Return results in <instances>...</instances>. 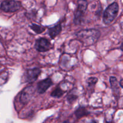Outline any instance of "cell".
<instances>
[{
  "mask_svg": "<svg viewBox=\"0 0 123 123\" xmlns=\"http://www.w3.org/2000/svg\"><path fill=\"white\" fill-rule=\"evenodd\" d=\"M78 40L83 43L85 46H89L97 42L101 36V32L96 29H85L82 30L76 33Z\"/></svg>",
  "mask_w": 123,
  "mask_h": 123,
  "instance_id": "obj_1",
  "label": "cell"
},
{
  "mask_svg": "<svg viewBox=\"0 0 123 123\" xmlns=\"http://www.w3.org/2000/svg\"><path fill=\"white\" fill-rule=\"evenodd\" d=\"M119 12L118 4L114 2L108 6L103 13V21L105 25H109L115 19Z\"/></svg>",
  "mask_w": 123,
  "mask_h": 123,
  "instance_id": "obj_2",
  "label": "cell"
},
{
  "mask_svg": "<svg viewBox=\"0 0 123 123\" xmlns=\"http://www.w3.org/2000/svg\"><path fill=\"white\" fill-rule=\"evenodd\" d=\"M88 2L86 0H78L77 7L74 13L73 22L76 25H80L82 22L85 13L87 10Z\"/></svg>",
  "mask_w": 123,
  "mask_h": 123,
  "instance_id": "obj_3",
  "label": "cell"
},
{
  "mask_svg": "<svg viewBox=\"0 0 123 123\" xmlns=\"http://www.w3.org/2000/svg\"><path fill=\"white\" fill-rule=\"evenodd\" d=\"M21 7V2L16 0H4L1 4V10L6 13L15 12Z\"/></svg>",
  "mask_w": 123,
  "mask_h": 123,
  "instance_id": "obj_4",
  "label": "cell"
},
{
  "mask_svg": "<svg viewBox=\"0 0 123 123\" xmlns=\"http://www.w3.org/2000/svg\"><path fill=\"white\" fill-rule=\"evenodd\" d=\"M34 88L32 85H30V86L28 85L25 87L20 92V97H19V100L20 103L24 105L27 104L30 102V100L32 98L34 94Z\"/></svg>",
  "mask_w": 123,
  "mask_h": 123,
  "instance_id": "obj_5",
  "label": "cell"
},
{
  "mask_svg": "<svg viewBox=\"0 0 123 123\" xmlns=\"http://www.w3.org/2000/svg\"><path fill=\"white\" fill-rule=\"evenodd\" d=\"M36 50L39 52H44L51 49L52 45L50 42L44 37H40L36 41L34 45Z\"/></svg>",
  "mask_w": 123,
  "mask_h": 123,
  "instance_id": "obj_6",
  "label": "cell"
},
{
  "mask_svg": "<svg viewBox=\"0 0 123 123\" xmlns=\"http://www.w3.org/2000/svg\"><path fill=\"white\" fill-rule=\"evenodd\" d=\"M42 73V70L39 68H34L28 69L25 73V78L26 82L32 83L36 81Z\"/></svg>",
  "mask_w": 123,
  "mask_h": 123,
  "instance_id": "obj_7",
  "label": "cell"
},
{
  "mask_svg": "<svg viewBox=\"0 0 123 123\" xmlns=\"http://www.w3.org/2000/svg\"><path fill=\"white\" fill-rule=\"evenodd\" d=\"M53 82L50 78H46L45 79L40 80L37 83V91L40 94H43L46 92L52 85Z\"/></svg>",
  "mask_w": 123,
  "mask_h": 123,
  "instance_id": "obj_8",
  "label": "cell"
},
{
  "mask_svg": "<svg viewBox=\"0 0 123 123\" xmlns=\"http://www.w3.org/2000/svg\"><path fill=\"white\" fill-rule=\"evenodd\" d=\"M62 31V26L61 24H58L53 27L48 29V34L52 39H54L58 35L60 34Z\"/></svg>",
  "mask_w": 123,
  "mask_h": 123,
  "instance_id": "obj_9",
  "label": "cell"
},
{
  "mask_svg": "<svg viewBox=\"0 0 123 123\" xmlns=\"http://www.w3.org/2000/svg\"><path fill=\"white\" fill-rule=\"evenodd\" d=\"M109 82L112 90L115 95V96H118L120 94V88L117 78L114 76H111L109 78Z\"/></svg>",
  "mask_w": 123,
  "mask_h": 123,
  "instance_id": "obj_10",
  "label": "cell"
},
{
  "mask_svg": "<svg viewBox=\"0 0 123 123\" xmlns=\"http://www.w3.org/2000/svg\"><path fill=\"white\" fill-rule=\"evenodd\" d=\"M90 114V112L85 107L82 106H80L78 107L76 109L75 112H74V114H75L77 118H80L83 117L87 116Z\"/></svg>",
  "mask_w": 123,
  "mask_h": 123,
  "instance_id": "obj_11",
  "label": "cell"
},
{
  "mask_svg": "<svg viewBox=\"0 0 123 123\" xmlns=\"http://www.w3.org/2000/svg\"><path fill=\"white\" fill-rule=\"evenodd\" d=\"M65 92H66V91H63L60 86H57L51 92L50 96H51V97H55V98H60V97L63 96Z\"/></svg>",
  "mask_w": 123,
  "mask_h": 123,
  "instance_id": "obj_12",
  "label": "cell"
},
{
  "mask_svg": "<svg viewBox=\"0 0 123 123\" xmlns=\"http://www.w3.org/2000/svg\"><path fill=\"white\" fill-rule=\"evenodd\" d=\"M29 26L36 34H42L46 30V27H44V26H40V25H38L36 24H32Z\"/></svg>",
  "mask_w": 123,
  "mask_h": 123,
  "instance_id": "obj_13",
  "label": "cell"
},
{
  "mask_svg": "<svg viewBox=\"0 0 123 123\" xmlns=\"http://www.w3.org/2000/svg\"><path fill=\"white\" fill-rule=\"evenodd\" d=\"M97 81H98V79L96 78V77H91L89 78L86 80V83H87L88 87L89 88H94L97 84Z\"/></svg>",
  "mask_w": 123,
  "mask_h": 123,
  "instance_id": "obj_14",
  "label": "cell"
},
{
  "mask_svg": "<svg viewBox=\"0 0 123 123\" xmlns=\"http://www.w3.org/2000/svg\"><path fill=\"white\" fill-rule=\"evenodd\" d=\"M78 98V96L74 94H69L67 97V100L69 104H72L73 102H75Z\"/></svg>",
  "mask_w": 123,
  "mask_h": 123,
  "instance_id": "obj_15",
  "label": "cell"
},
{
  "mask_svg": "<svg viewBox=\"0 0 123 123\" xmlns=\"http://www.w3.org/2000/svg\"><path fill=\"white\" fill-rule=\"evenodd\" d=\"M119 84H120V86L123 89V79H122L121 80H120Z\"/></svg>",
  "mask_w": 123,
  "mask_h": 123,
  "instance_id": "obj_16",
  "label": "cell"
},
{
  "mask_svg": "<svg viewBox=\"0 0 123 123\" xmlns=\"http://www.w3.org/2000/svg\"><path fill=\"white\" fill-rule=\"evenodd\" d=\"M120 49H121V50L123 52V43L121 44V46H120Z\"/></svg>",
  "mask_w": 123,
  "mask_h": 123,
  "instance_id": "obj_17",
  "label": "cell"
},
{
  "mask_svg": "<svg viewBox=\"0 0 123 123\" xmlns=\"http://www.w3.org/2000/svg\"><path fill=\"white\" fill-rule=\"evenodd\" d=\"M91 123H97V122H96V121H95V120H92V121H91Z\"/></svg>",
  "mask_w": 123,
  "mask_h": 123,
  "instance_id": "obj_18",
  "label": "cell"
},
{
  "mask_svg": "<svg viewBox=\"0 0 123 123\" xmlns=\"http://www.w3.org/2000/svg\"><path fill=\"white\" fill-rule=\"evenodd\" d=\"M63 123H70V122L68 121H65V122H64Z\"/></svg>",
  "mask_w": 123,
  "mask_h": 123,
  "instance_id": "obj_19",
  "label": "cell"
}]
</instances>
